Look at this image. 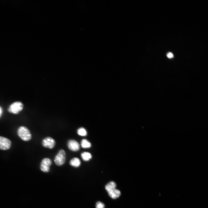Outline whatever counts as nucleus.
<instances>
[{
    "label": "nucleus",
    "instance_id": "11",
    "mask_svg": "<svg viewBox=\"0 0 208 208\" xmlns=\"http://www.w3.org/2000/svg\"><path fill=\"white\" fill-rule=\"evenodd\" d=\"M81 155L82 159L85 161H88L92 157V155L90 153L86 152L82 153Z\"/></svg>",
    "mask_w": 208,
    "mask_h": 208
},
{
    "label": "nucleus",
    "instance_id": "1",
    "mask_svg": "<svg viewBox=\"0 0 208 208\" xmlns=\"http://www.w3.org/2000/svg\"><path fill=\"white\" fill-rule=\"evenodd\" d=\"M19 137L23 140L28 141L31 138V135L29 130L25 126L20 127L17 131Z\"/></svg>",
    "mask_w": 208,
    "mask_h": 208
},
{
    "label": "nucleus",
    "instance_id": "9",
    "mask_svg": "<svg viewBox=\"0 0 208 208\" xmlns=\"http://www.w3.org/2000/svg\"><path fill=\"white\" fill-rule=\"evenodd\" d=\"M70 164L72 166L78 167L80 165L81 161L78 158L75 157L70 160Z\"/></svg>",
    "mask_w": 208,
    "mask_h": 208
},
{
    "label": "nucleus",
    "instance_id": "3",
    "mask_svg": "<svg viewBox=\"0 0 208 208\" xmlns=\"http://www.w3.org/2000/svg\"><path fill=\"white\" fill-rule=\"evenodd\" d=\"M66 159V153L64 150H60L55 156L54 162L58 166H61L64 164Z\"/></svg>",
    "mask_w": 208,
    "mask_h": 208
},
{
    "label": "nucleus",
    "instance_id": "2",
    "mask_svg": "<svg viewBox=\"0 0 208 208\" xmlns=\"http://www.w3.org/2000/svg\"><path fill=\"white\" fill-rule=\"evenodd\" d=\"M23 105L20 101H16L11 104L8 108V111L10 113L17 114L23 109Z\"/></svg>",
    "mask_w": 208,
    "mask_h": 208
},
{
    "label": "nucleus",
    "instance_id": "5",
    "mask_svg": "<svg viewBox=\"0 0 208 208\" xmlns=\"http://www.w3.org/2000/svg\"><path fill=\"white\" fill-rule=\"evenodd\" d=\"M11 142L8 138L0 136V149L6 150L9 149L11 146Z\"/></svg>",
    "mask_w": 208,
    "mask_h": 208
},
{
    "label": "nucleus",
    "instance_id": "8",
    "mask_svg": "<svg viewBox=\"0 0 208 208\" xmlns=\"http://www.w3.org/2000/svg\"><path fill=\"white\" fill-rule=\"evenodd\" d=\"M108 193L109 196L113 199L118 198L120 195V191L116 188L108 192Z\"/></svg>",
    "mask_w": 208,
    "mask_h": 208
},
{
    "label": "nucleus",
    "instance_id": "6",
    "mask_svg": "<svg viewBox=\"0 0 208 208\" xmlns=\"http://www.w3.org/2000/svg\"><path fill=\"white\" fill-rule=\"evenodd\" d=\"M55 143V140L50 137H47L44 138L42 142V144L43 146L50 149L54 147Z\"/></svg>",
    "mask_w": 208,
    "mask_h": 208
},
{
    "label": "nucleus",
    "instance_id": "10",
    "mask_svg": "<svg viewBox=\"0 0 208 208\" xmlns=\"http://www.w3.org/2000/svg\"><path fill=\"white\" fill-rule=\"evenodd\" d=\"M116 185L115 182L113 181L110 182L105 186V188L107 192L116 188Z\"/></svg>",
    "mask_w": 208,
    "mask_h": 208
},
{
    "label": "nucleus",
    "instance_id": "14",
    "mask_svg": "<svg viewBox=\"0 0 208 208\" xmlns=\"http://www.w3.org/2000/svg\"><path fill=\"white\" fill-rule=\"evenodd\" d=\"M96 208H104L105 205L102 202L98 201L96 203Z\"/></svg>",
    "mask_w": 208,
    "mask_h": 208
},
{
    "label": "nucleus",
    "instance_id": "16",
    "mask_svg": "<svg viewBox=\"0 0 208 208\" xmlns=\"http://www.w3.org/2000/svg\"><path fill=\"white\" fill-rule=\"evenodd\" d=\"M3 111L2 108L0 107V117L2 115Z\"/></svg>",
    "mask_w": 208,
    "mask_h": 208
},
{
    "label": "nucleus",
    "instance_id": "4",
    "mask_svg": "<svg viewBox=\"0 0 208 208\" xmlns=\"http://www.w3.org/2000/svg\"><path fill=\"white\" fill-rule=\"evenodd\" d=\"M52 164L51 160L49 158L43 159L41 163L40 169L43 172H47L49 171L50 167Z\"/></svg>",
    "mask_w": 208,
    "mask_h": 208
},
{
    "label": "nucleus",
    "instance_id": "15",
    "mask_svg": "<svg viewBox=\"0 0 208 208\" xmlns=\"http://www.w3.org/2000/svg\"><path fill=\"white\" fill-rule=\"evenodd\" d=\"M167 57L169 58H172L173 57V54L171 52H169L167 54Z\"/></svg>",
    "mask_w": 208,
    "mask_h": 208
},
{
    "label": "nucleus",
    "instance_id": "12",
    "mask_svg": "<svg viewBox=\"0 0 208 208\" xmlns=\"http://www.w3.org/2000/svg\"><path fill=\"white\" fill-rule=\"evenodd\" d=\"M81 146L83 148H88L91 146L90 143L86 139H82L81 142Z\"/></svg>",
    "mask_w": 208,
    "mask_h": 208
},
{
    "label": "nucleus",
    "instance_id": "7",
    "mask_svg": "<svg viewBox=\"0 0 208 208\" xmlns=\"http://www.w3.org/2000/svg\"><path fill=\"white\" fill-rule=\"evenodd\" d=\"M68 148L73 151H78L80 148L79 143L76 140H69L67 144Z\"/></svg>",
    "mask_w": 208,
    "mask_h": 208
},
{
    "label": "nucleus",
    "instance_id": "13",
    "mask_svg": "<svg viewBox=\"0 0 208 208\" xmlns=\"http://www.w3.org/2000/svg\"><path fill=\"white\" fill-rule=\"evenodd\" d=\"M77 134L81 136H86L87 135V132L85 129L83 127L79 128L77 131Z\"/></svg>",
    "mask_w": 208,
    "mask_h": 208
}]
</instances>
